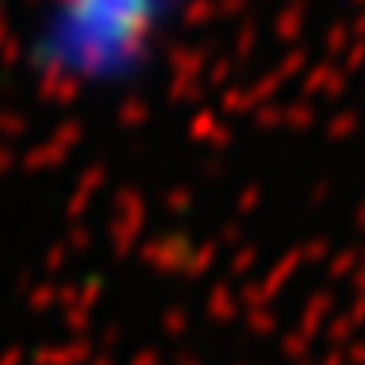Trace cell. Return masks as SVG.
Returning <instances> with one entry per match:
<instances>
[{"mask_svg":"<svg viewBox=\"0 0 365 365\" xmlns=\"http://www.w3.org/2000/svg\"><path fill=\"white\" fill-rule=\"evenodd\" d=\"M190 0H27L24 61L44 88L115 98L170 51Z\"/></svg>","mask_w":365,"mask_h":365,"instance_id":"cell-1","label":"cell"}]
</instances>
